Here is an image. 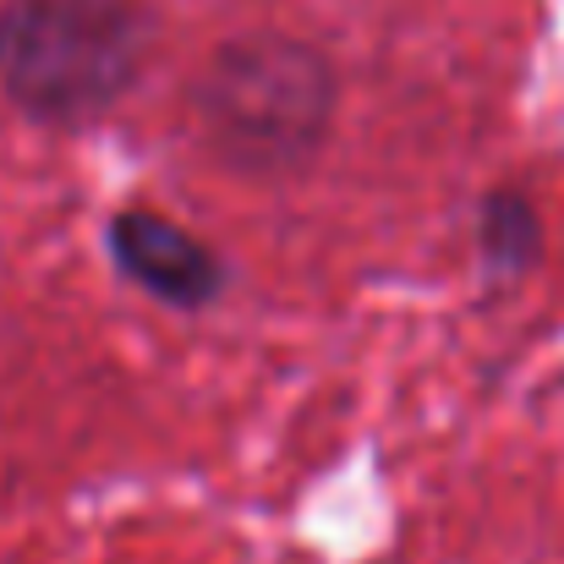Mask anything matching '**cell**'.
Instances as JSON below:
<instances>
[{"label":"cell","instance_id":"obj_1","mask_svg":"<svg viewBox=\"0 0 564 564\" xmlns=\"http://www.w3.org/2000/svg\"><path fill=\"white\" fill-rule=\"evenodd\" d=\"M143 66V17L127 0H11L0 11V77L44 121L105 116Z\"/></svg>","mask_w":564,"mask_h":564},{"label":"cell","instance_id":"obj_2","mask_svg":"<svg viewBox=\"0 0 564 564\" xmlns=\"http://www.w3.org/2000/svg\"><path fill=\"white\" fill-rule=\"evenodd\" d=\"M197 127L203 138L252 171H285L318 149L335 110L329 66L291 39H241L219 50L197 88Z\"/></svg>","mask_w":564,"mask_h":564},{"label":"cell","instance_id":"obj_4","mask_svg":"<svg viewBox=\"0 0 564 564\" xmlns=\"http://www.w3.org/2000/svg\"><path fill=\"white\" fill-rule=\"evenodd\" d=\"M477 241H482V258H488L499 274L527 269V263L538 258V241H543L532 203H527V197H510V192H494L488 208H482V230H477Z\"/></svg>","mask_w":564,"mask_h":564},{"label":"cell","instance_id":"obj_3","mask_svg":"<svg viewBox=\"0 0 564 564\" xmlns=\"http://www.w3.org/2000/svg\"><path fill=\"white\" fill-rule=\"evenodd\" d=\"M110 247H116L121 274L132 285H143L149 296L171 302V307H203L225 285L219 258L165 214H149V208L116 214L110 219Z\"/></svg>","mask_w":564,"mask_h":564}]
</instances>
